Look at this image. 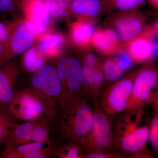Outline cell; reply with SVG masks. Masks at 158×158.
I'll return each instance as SVG.
<instances>
[{"label":"cell","mask_w":158,"mask_h":158,"mask_svg":"<svg viewBox=\"0 0 158 158\" xmlns=\"http://www.w3.org/2000/svg\"><path fill=\"white\" fill-rule=\"evenodd\" d=\"M22 1L23 2H29V1H31V0H22Z\"/></svg>","instance_id":"e575fe53"},{"label":"cell","mask_w":158,"mask_h":158,"mask_svg":"<svg viewBox=\"0 0 158 158\" xmlns=\"http://www.w3.org/2000/svg\"><path fill=\"white\" fill-rule=\"evenodd\" d=\"M137 73L113 82L99 96L100 107L109 117L125 111Z\"/></svg>","instance_id":"52a82bcc"},{"label":"cell","mask_w":158,"mask_h":158,"mask_svg":"<svg viewBox=\"0 0 158 158\" xmlns=\"http://www.w3.org/2000/svg\"><path fill=\"white\" fill-rule=\"evenodd\" d=\"M20 6L18 0H0V17H6L11 15Z\"/></svg>","instance_id":"83f0119b"},{"label":"cell","mask_w":158,"mask_h":158,"mask_svg":"<svg viewBox=\"0 0 158 158\" xmlns=\"http://www.w3.org/2000/svg\"><path fill=\"white\" fill-rule=\"evenodd\" d=\"M109 7L123 11H131L142 6L145 0H107Z\"/></svg>","instance_id":"4316f807"},{"label":"cell","mask_w":158,"mask_h":158,"mask_svg":"<svg viewBox=\"0 0 158 158\" xmlns=\"http://www.w3.org/2000/svg\"><path fill=\"white\" fill-rule=\"evenodd\" d=\"M127 52L135 63H140L153 57L152 44L146 31L129 42Z\"/></svg>","instance_id":"9a60e30c"},{"label":"cell","mask_w":158,"mask_h":158,"mask_svg":"<svg viewBox=\"0 0 158 158\" xmlns=\"http://www.w3.org/2000/svg\"><path fill=\"white\" fill-rule=\"evenodd\" d=\"M50 119L47 117L43 116L35 120V124L31 134V141L38 143H49V127L48 121Z\"/></svg>","instance_id":"44dd1931"},{"label":"cell","mask_w":158,"mask_h":158,"mask_svg":"<svg viewBox=\"0 0 158 158\" xmlns=\"http://www.w3.org/2000/svg\"><path fill=\"white\" fill-rule=\"evenodd\" d=\"M154 113L150 123L149 139L154 151H158V101L154 104Z\"/></svg>","instance_id":"484cf974"},{"label":"cell","mask_w":158,"mask_h":158,"mask_svg":"<svg viewBox=\"0 0 158 158\" xmlns=\"http://www.w3.org/2000/svg\"><path fill=\"white\" fill-rule=\"evenodd\" d=\"M116 122L113 130L114 148L123 158H150L146 149L149 127L142 110H125Z\"/></svg>","instance_id":"6da1fadb"},{"label":"cell","mask_w":158,"mask_h":158,"mask_svg":"<svg viewBox=\"0 0 158 158\" xmlns=\"http://www.w3.org/2000/svg\"><path fill=\"white\" fill-rule=\"evenodd\" d=\"M158 82L157 70L151 65L137 72L126 110H142L158 101Z\"/></svg>","instance_id":"8992f818"},{"label":"cell","mask_w":158,"mask_h":158,"mask_svg":"<svg viewBox=\"0 0 158 158\" xmlns=\"http://www.w3.org/2000/svg\"><path fill=\"white\" fill-rule=\"evenodd\" d=\"M90 102L83 94L73 102L60 116L57 132L62 144L80 145L90 131L93 121Z\"/></svg>","instance_id":"7a4b0ae2"},{"label":"cell","mask_w":158,"mask_h":158,"mask_svg":"<svg viewBox=\"0 0 158 158\" xmlns=\"http://www.w3.org/2000/svg\"><path fill=\"white\" fill-rule=\"evenodd\" d=\"M93 121L90 131L80 146L84 152L105 151L116 153L114 148L113 130L110 117L93 102Z\"/></svg>","instance_id":"5b68a950"},{"label":"cell","mask_w":158,"mask_h":158,"mask_svg":"<svg viewBox=\"0 0 158 158\" xmlns=\"http://www.w3.org/2000/svg\"><path fill=\"white\" fill-rule=\"evenodd\" d=\"M81 62L82 65H86L92 68H94L101 64L96 55L92 53H88L86 54L83 58V62Z\"/></svg>","instance_id":"4dcf8cb0"},{"label":"cell","mask_w":158,"mask_h":158,"mask_svg":"<svg viewBox=\"0 0 158 158\" xmlns=\"http://www.w3.org/2000/svg\"><path fill=\"white\" fill-rule=\"evenodd\" d=\"M64 42V37L61 34H49L43 37L37 48L44 56L53 57L61 52Z\"/></svg>","instance_id":"ac0fdd59"},{"label":"cell","mask_w":158,"mask_h":158,"mask_svg":"<svg viewBox=\"0 0 158 158\" xmlns=\"http://www.w3.org/2000/svg\"><path fill=\"white\" fill-rule=\"evenodd\" d=\"M28 20L36 31V36L45 34L50 23L51 15L43 0H31L23 2Z\"/></svg>","instance_id":"8fae6325"},{"label":"cell","mask_w":158,"mask_h":158,"mask_svg":"<svg viewBox=\"0 0 158 158\" xmlns=\"http://www.w3.org/2000/svg\"><path fill=\"white\" fill-rule=\"evenodd\" d=\"M55 156L60 158H85V152L79 144L69 143L57 146Z\"/></svg>","instance_id":"cb8c5ba5"},{"label":"cell","mask_w":158,"mask_h":158,"mask_svg":"<svg viewBox=\"0 0 158 158\" xmlns=\"http://www.w3.org/2000/svg\"><path fill=\"white\" fill-rule=\"evenodd\" d=\"M19 123L18 119L12 115L8 106L0 104V145Z\"/></svg>","instance_id":"d6986e66"},{"label":"cell","mask_w":158,"mask_h":158,"mask_svg":"<svg viewBox=\"0 0 158 158\" xmlns=\"http://www.w3.org/2000/svg\"><path fill=\"white\" fill-rule=\"evenodd\" d=\"M95 30V24L93 20L90 19L81 18L72 25V40L77 45L86 47L91 43Z\"/></svg>","instance_id":"2e32d148"},{"label":"cell","mask_w":158,"mask_h":158,"mask_svg":"<svg viewBox=\"0 0 158 158\" xmlns=\"http://www.w3.org/2000/svg\"><path fill=\"white\" fill-rule=\"evenodd\" d=\"M36 36V31L29 21L19 23L13 29L7 42L3 44V51L0 55V66L31 48Z\"/></svg>","instance_id":"ba28073f"},{"label":"cell","mask_w":158,"mask_h":158,"mask_svg":"<svg viewBox=\"0 0 158 158\" xmlns=\"http://www.w3.org/2000/svg\"><path fill=\"white\" fill-rule=\"evenodd\" d=\"M122 156L117 153L105 151H94L85 153V158H121Z\"/></svg>","instance_id":"f546056e"},{"label":"cell","mask_w":158,"mask_h":158,"mask_svg":"<svg viewBox=\"0 0 158 158\" xmlns=\"http://www.w3.org/2000/svg\"><path fill=\"white\" fill-rule=\"evenodd\" d=\"M91 43L96 50L103 56L115 53L120 48L118 35L113 29H96Z\"/></svg>","instance_id":"4fadbf2b"},{"label":"cell","mask_w":158,"mask_h":158,"mask_svg":"<svg viewBox=\"0 0 158 158\" xmlns=\"http://www.w3.org/2000/svg\"><path fill=\"white\" fill-rule=\"evenodd\" d=\"M3 47H4V46H3V44L2 43H0V55L2 52Z\"/></svg>","instance_id":"d6a6232c"},{"label":"cell","mask_w":158,"mask_h":158,"mask_svg":"<svg viewBox=\"0 0 158 158\" xmlns=\"http://www.w3.org/2000/svg\"><path fill=\"white\" fill-rule=\"evenodd\" d=\"M24 54L23 65L27 71L35 72L44 65V56L37 48L31 47Z\"/></svg>","instance_id":"ffe728a7"},{"label":"cell","mask_w":158,"mask_h":158,"mask_svg":"<svg viewBox=\"0 0 158 158\" xmlns=\"http://www.w3.org/2000/svg\"><path fill=\"white\" fill-rule=\"evenodd\" d=\"M131 10L122 13L114 19V28L119 40L129 43L139 36L144 29V19L138 12Z\"/></svg>","instance_id":"30bf717a"},{"label":"cell","mask_w":158,"mask_h":158,"mask_svg":"<svg viewBox=\"0 0 158 158\" xmlns=\"http://www.w3.org/2000/svg\"><path fill=\"white\" fill-rule=\"evenodd\" d=\"M102 67L105 79L112 83L121 79L125 73L114 56L105 59Z\"/></svg>","instance_id":"7402d4cb"},{"label":"cell","mask_w":158,"mask_h":158,"mask_svg":"<svg viewBox=\"0 0 158 158\" xmlns=\"http://www.w3.org/2000/svg\"><path fill=\"white\" fill-rule=\"evenodd\" d=\"M56 106L46 101L30 89L14 92L8 106L12 115L18 119L33 121L45 116L52 119L56 115Z\"/></svg>","instance_id":"277c9868"},{"label":"cell","mask_w":158,"mask_h":158,"mask_svg":"<svg viewBox=\"0 0 158 158\" xmlns=\"http://www.w3.org/2000/svg\"><path fill=\"white\" fill-rule=\"evenodd\" d=\"M56 69L61 83V92L57 102L60 116L73 102L84 94L83 69L81 61L73 57L60 59Z\"/></svg>","instance_id":"3957f363"},{"label":"cell","mask_w":158,"mask_h":158,"mask_svg":"<svg viewBox=\"0 0 158 158\" xmlns=\"http://www.w3.org/2000/svg\"><path fill=\"white\" fill-rule=\"evenodd\" d=\"M35 123L34 120L26 121L21 124L19 123L3 143L5 145V150L0 157L4 158L15 148L31 142V134Z\"/></svg>","instance_id":"5bb4252c"},{"label":"cell","mask_w":158,"mask_h":158,"mask_svg":"<svg viewBox=\"0 0 158 158\" xmlns=\"http://www.w3.org/2000/svg\"><path fill=\"white\" fill-rule=\"evenodd\" d=\"M17 65L9 62L0 66V104L8 106L14 94V83L18 75Z\"/></svg>","instance_id":"7c38bea8"},{"label":"cell","mask_w":158,"mask_h":158,"mask_svg":"<svg viewBox=\"0 0 158 158\" xmlns=\"http://www.w3.org/2000/svg\"><path fill=\"white\" fill-rule=\"evenodd\" d=\"M51 16L60 19L65 16L69 9L70 4L63 0H43Z\"/></svg>","instance_id":"d4e9b609"},{"label":"cell","mask_w":158,"mask_h":158,"mask_svg":"<svg viewBox=\"0 0 158 158\" xmlns=\"http://www.w3.org/2000/svg\"><path fill=\"white\" fill-rule=\"evenodd\" d=\"M151 2L152 3V4L153 6H156V7H157L158 6V0H150Z\"/></svg>","instance_id":"1f68e13d"},{"label":"cell","mask_w":158,"mask_h":158,"mask_svg":"<svg viewBox=\"0 0 158 158\" xmlns=\"http://www.w3.org/2000/svg\"><path fill=\"white\" fill-rule=\"evenodd\" d=\"M47 144L48 143L44 144L33 141L25 143L12 150L5 156L4 158H24L28 155L37 152L42 149L45 147L44 145Z\"/></svg>","instance_id":"603a6c76"},{"label":"cell","mask_w":158,"mask_h":158,"mask_svg":"<svg viewBox=\"0 0 158 158\" xmlns=\"http://www.w3.org/2000/svg\"><path fill=\"white\" fill-rule=\"evenodd\" d=\"M14 28L13 24L5 20L0 21V43L4 44L7 42Z\"/></svg>","instance_id":"f1b7e54d"},{"label":"cell","mask_w":158,"mask_h":158,"mask_svg":"<svg viewBox=\"0 0 158 158\" xmlns=\"http://www.w3.org/2000/svg\"><path fill=\"white\" fill-rule=\"evenodd\" d=\"M105 7H109L107 0H71L69 9L81 18L91 19L100 13Z\"/></svg>","instance_id":"e0dca14e"},{"label":"cell","mask_w":158,"mask_h":158,"mask_svg":"<svg viewBox=\"0 0 158 158\" xmlns=\"http://www.w3.org/2000/svg\"><path fill=\"white\" fill-rule=\"evenodd\" d=\"M64 2H66L69 3V4H70L71 1V0H63Z\"/></svg>","instance_id":"836d02e7"},{"label":"cell","mask_w":158,"mask_h":158,"mask_svg":"<svg viewBox=\"0 0 158 158\" xmlns=\"http://www.w3.org/2000/svg\"><path fill=\"white\" fill-rule=\"evenodd\" d=\"M34 73L31 79V90L46 101L57 106L61 83L57 69L44 65Z\"/></svg>","instance_id":"9c48e42d"}]
</instances>
